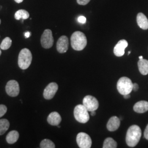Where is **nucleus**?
<instances>
[{
    "label": "nucleus",
    "mask_w": 148,
    "mask_h": 148,
    "mask_svg": "<svg viewBox=\"0 0 148 148\" xmlns=\"http://www.w3.org/2000/svg\"><path fill=\"white\" fill-rule=\"evenodd\" d=\"M69 48V40L66 36H62L57 43V49L59 53H64L67 52Z\"/></svg>",
    "instance_id": "9b49d317"
},
{
    "label": "nucleus",
    "mask_w": 148,
    "mask_h": 148,
    "mask_svg": "<svg viewBox=\"0 0 148 148\" xmlns=\"http://www.w3.org/2000/svg\"><path fill=\"white\" fill-rule=\"evenodd\" d=\"M58 90V86L55 82H52L47 86L43 91V97L45 99L49 100L52 99Z\"/></svg>",
    "instance_id": "9d476101"
},
{
    "label": "nucleus",
    "mask_w": 148,
    "mask_h": 148,
    "mask_svg": "<svg viewBox=\"0 0 148 148\" xmlns=\"http://www.w3.org/2000/svg\"><path fill=\"white\" fill-rule=\"evenodd\" d=\"M90 114L92 116H95V114H96L95 111H90Z\"/></svg>",
    "instance_id": "7c9ffc66"
},
{
    "label": "nucleus",
    "mask_w": 148,
    "mask_h": 148,
    "mask_svg": "<svg viewBox=\"0 0 148 148\" xmlns=\"http://www.w3.org/2000/svg\"><path fill=\"white\" fill-rule=\"evenodd\" d=\"M87 43V37L85 34L81 32H75L71 36V45L75 51H82L86 46Z\"/></svg>",
    "instance_id": "f03ea898"
},
{
    "label": "nucleus",
    "mask_w": 148,
    "mask_h": 148,
    "mask_svg": "<svg viewBox=\"0 0 148 148\" xmlns=\"http://www.w3.org/2000/svg\"><path fill=\"white\" fill-rule=\"evenodd\" d=\"M1 53H2V52H1V49H0V56H1Z\"/></svg>",
    "instance_id": "72a5a7b5"
},
{
    "label": "nucleus",
    "mask_w": 148,
    "mask_h": 148,
    "mask_svg": "<svg viewBox=\"0 0 148 148\" xmlns=\"http://www.w3.org/2000/svg\"><path fill=\"white\" fill-rule=\"evenodd\" d=\"M117 147L116 142L112 138H106L103 143V148H116Z\"/></svg>",
    "instance_id": "aec40b11"
},
{
    "label": "nucleus",
    "mask_w": 148,
    "mask_h": 148,
    "mask_svg": "<svg viewBox=\"0 0 148 148\" xmlns=\"http://www.w3.org/2000/svg\"><path fill=\"white\" fill-rule=\"evenodd\" d=\"M76 142L80 148H90L92 144L90 136L84 132L79 133L77 135Z\"/></svg>",
    "instance_id": "423d86ee"
},
{
    "label": "nucleus",
    "mask_w": 148,
    "mask_h": 148,
    "mask_svg": "<svg viewBox=\"0 0 148 148\" xmlns=\"http://www.w3.org/2000/svg\"><path fill=\"white\" fill-rule=\"evenodd\" d=\"M138 25L143 30L148 29V19L147 16L142 13H139L137 16Z\"/></svg>",
    "instance_id": "dca6fc26"
},
{
    "label": "nucleus",
    "mask_w": 148,
    "mask_h": 148,
    "mask_svg": "<svg viewBox=\"0 0 148 148\" xmlns=\"http://www.w3.org/2000/svg\"><path fill=\"white\" fill-rule=\"evenodd\" d=\"M138 66L140 74L143 75L148 74V60L147 59H139L138 62Z\"/></svg>",
    "instance_id": "f3484780"
},
{
    "label": "nucleus",
    "mask_w": 148,
    "mask_h": 148,
    "mask_svg": "<svg viewBox=\"0 0 148 148\" xmlns=\"http://www.w3.org/2000/svg\"><path fill=\"white\" fill-rule=\"evenodd\" d=\"M7 111V108L3 104L0 105V117L3 116Z\"/></svg>",
    "instance_id": "b1692460"
},
{
    "label": "nucleus",
    "mask_w": 148,
    "mask_h": 148,
    "mask_svg": "<svg viewBox=\"0 0 148 148\" xmlns=\"http://www.w3.org/2000/svg\"><path fill=\"white\" fill-rule=\"evenodd\" d=\"M14 1L17 3H21L23 1V0H14Z\"/></svg>",
    "instance_id": "2f4dec72"
},
{
    "label": "nucleus",
    "mask_w": 148,
    "mask_h": 148,
    "mask_svg": "<svg viewBox=\"0 0 148 148\" xmlns=\"http://www.w3.org/2000/svg\"><path fill=\"white\" fill-rule=\"evenodd\" d=\"M40 147L41 148H54L56 147L55 144L53 142L47 139H45L42 140L40 143Z\"/></svg>",
    "instance_id": "5701e85b"
},
{
    "label": "nucleus",
    "mask_w": 148,
    "mask_h": 148,
    "mask_svg": "<svg viewBox=\"0 0 148 148\" xmlns=\"http://www.w3.org/2000/svg\"><path fill=\"white\" fill-rule=\"evenodd\" d=\"M32 52L27 48L21 49L18 56V65L22 70L27 69L31 65L32 62Z\"/></svg>",
    "instance_id": "7ed1b4c3"
},
{
    "label": "nucleus",
    "mask_w": 148,
    "mask_h": 148,
    "mask_svg": "<svg viewBox=\"0 0 148 148\" xmlns=\"http://www.w3.org/2000/svg\"><path fill=\"white\" fill-rule=\"evenodd\" d=\"M128 46V42L125 40H121L114 48V53L116 57H122L125 54V49Z\"/></svg>",
    "instance_id": "f8f14e48"
},
{
    "label": "nucleus",
    "mask_w": 148,
    "mask_h": 148,
    "mask_svg": "<svg viewBox=\"0 0 148 148\" xmlns=\"http://www.w3.org/2000/svg\"><path fill=\"white\" fill-rule=\"evenodd\" d=\"M142 136V131L137 125H134L129 127L127 130L126 142L130 147H134L139 142Z\"/></svg>",
    "instance_id": "f257e3e1"
},
{
    "label": "nucleus",
    "mask_w": 148,
    "mask_h": 148,
    "mask_svg": "<svg viewBox=\"0 0 148 148\" xmlns=\"http://www.w3.org/2000/svg\"><path fill=\"white\" fill-rule=\"evenodd\" d=\"M62 121V117L58 112L54 111L51 112L47 117V122L52 126H58Z\"/></svg>",
    "instance_id": "4468645a"
},
{
    "label": "nucleus",
    "mask_w": 148,
    "mask_h": 148,
    "mask_svg": "<svg viewBox=\"0 0 148 148\" xmlns=\"http://www.w3.org/2000/svg\"><path fill=\"white\" fill-rule=\"evenodd\" d=\"M41 43L42 47L48 49L52 47L54 43L52 32L49 29L45 30L41 36Z\"/></svg>",
    "instance_id": "0eeeda50"
},
{
    "label": "nucleus",
    "mask_w": 148,
    "mask_h": 148,
    "mask_svg": "<svg viewBox=\"0 0 148 148\" xmlns=\"http://www.w3.org/2000/svg\"><path fill=\"white\" fill-rule=\"evenodd\" d=\"M74 117L77 121L81 123H86L90 120L88 111L84 105L76 106L74 111Z\"/></svg>",
    "instance_id": "39448f33"
},
{
    "label": "nucleus",
    "mask_w": 148,
    "mask_h": 148,
    "mask_svg": "<svg viewBox=\"0 0 148 148\" xmlns=\"http://www.w3.org/2000/svg\"><path fill=\"white\" fill-rule=\"evenodd\" d=\"M120 126V119L118 117L112 116L107 123L106 127L109 131L114 132L116 131Z\"/></svg>",
    "instance_id": "ddd939ff"
},
{
    "label": "nucleus",
    "mask_w": 148,
    "mask_h": 148,
    "mask_svg": "<svg viewBox=\"0 0 148 148\" xmlns=\"http://www.w3.org/2000/svg\"><path fill=\"white\" fill-rule=\"evenodd\" d=\"M123 97H124L125 99H128V98H130L131 96H130V94H128V95H123Z\"/></svg>",
    "instance_id": "c756f323"
},
{
    "label": "nucleus",
    "mask_w": 148,
    "mask_h": 148,
    "mask_svg": "<svg viewBox=\"0 0 148 148\" xmlns=\"http://www.w3.org/2000/svg\"><path fill=\"white\" fill-rule=\"evenodd\" d=\"M139 59H143V56H140V57H139Z\"/></svg>",
    "instance_id": "473e14b6"
},
{
    "label": "nucleus",
    "mask_w": 148,
    "mask_h": 148,
    "mask_svg": "<svg viewBox=\"0 0 148 148\" xmlns=\"http://www.w3.org/2000/svg\"><path fill=\"white\" fill-rule=\"evenodd\" d=\"M58 127H60V126H59V125H58Z\"/></svg>",
    "instance_id": "c9c22d12"
},
{
    "label": "nucleus",
    "mask_w": 148,
    "mask_h": 148,
    "mask_svg": "<svg viewBox=\"0 0 148 148\" xmlns=\"http://www.w3.org/2000/svg\"><path fill=\"white\" fill-rule=\"evenodd\" d=\"M7 94L12 97H15L19 95L20 88L18 82L16 80L9 81L5 86Z\"/></svg>",
    "instance_id": "1a4fd4ad"
},
{
    "label": "nucleus",
    "mask_w": 148,
    "mask_h": 148,
    "mask_svg": "<svg viewBox=\"0 0 148 148\" xmlns=\"http://www.w3.org/2000/svg\"><path fill=\"white\" fill-rule=\"evenodd\" d=\"M19 134L16 131H12L6 136V141L8 144H12L16 143L19 139Z\"/></svg>",
    "instance_id": "a211bd4d"
},
{
    "label": "nucleus",
    "mask_w": 148,
    "mask_h": 148,
    "mask_svg": "<svg viewBox=\"0 0 148 148\" xmlns=\"http://www.w3.org/2000/svg\"><path fill=\"white\" fill-rule=\"evenodd\" d=\"M83 105L88 111H95L99 107V102L95 97L86 95L83 99Z\"/></svg>",
    "instance_id": "6e6552de"
},
{
    "label": "nucleus",
    "mask_w": 148,
    "mask_h": 148,
    "mask_svg": "<svg viewBox=\"0 0 148 148\" xmlns=\"http://www.w3.org/2000/svg\"><path fill=\"white\" fill-rule=\"evenodd\" d=\"M1 19H0V24H1Z\"/></svg>",
    "instance_id": "e433bc0d"
},
{
    "label": "nucleus",
    "mask_w": 148,
    "mask_h": 148,
    "mask_svg": "<svg viewBox=\"0 0 148 148\" xmlns=\"http://www.w3.org/2000/svg\"><path fill=\"white\" fill-rule=\"evenodd\" d=\"M130 53H131V51H129V52H128V55H130Z\"/></svg>",
    "instance_id": "f704fd0d"
},
{
    "label": "nucleus",
    "mask_w": 148,
    "mask_h": 148,
    "mask_svg": "<svg viewBox=\"0 0 148 148\" xmlns=\"http://www.w3.org/2000/svg\"><path fill=\"white\" fill-rule=\"evenodd\" d=\"M138 88H139V86H138V85L137 84H133V90H134V91H137L138 90Z\"/></svg>",
    "instance_id": "cd10ccee"
},
{
    "label": "nucleus",
    "mask_w": 148,
    "mask_h": 148,
    "mask_svg": "<svg viewBox=\"0 0 148 148\" xmlns=\"http://www.w3.org/2000/svg\"><path fill=\"white\" fill-rule=\"evenodd\" d=\"M78 21L81 24H85L86 22V18L84 16H79L78 18Z\"/></svg>",
    "instance_id": "a878e982"
},
{
    "label": "nucleus",
    "mask_w": 148,
    "mask_h": 148,
    "mask_svg": "<svg viewBox=\"0 0 148 148\" xmlns=\"http://www.w3.org/2000/svg\"><path fill=\"white\" fill-rule=\"evenodd\" d=\"M117 89L122 95L130 94L133 90L132 81L127 77H122L117 81Z\"/></svg>",
    "instance_id": "20e7f679"
},
{
    "label": "nucleus",
    "mask_w": 148,
    "mask_h": 148,
    "mask_svg": "<svg viewBox=\"0 0 148 148\" xmlns=\"http://www.w3.org/2000/svg\"><path fill=\"white\" fill-rule=\"evenodd\" d=\"M12 45V40L10 37H5L3 40L0 45V48L3 50H7L11 47Z\"/></svg>",
    "instance_id": "4be33fe9"
},
{
    "label": "nucleus",
    "mask_w": 148,
    "mask_h": 148,
    "mask_svg": "<svg viewBox=\"0 0 148 148\" xmlns=\"http://www.w3.org/2000/svg\"><path fill=\"white\" fill-rule=\"evenodd\" d=\"M29 13L27 11L24 10H20L16 11L14 15V18L16 20H20V19H27L29 18Z\"/></svg>",
    "instance_id": "6ab92c4d"
},
{
    "label": "nucleus",
    "mask_w": 148,
    "mask_h": 148,
    "mask_svg": "<svg viewBox=\"0 0 148 148\" xmlns=\"http://www.w3.org/2000/svg\"><path fill=\"white\" fill-rule=\"evenodd\" d=\"M144 136L146 139L148 140V124L147 126L145 128V130L144 131Z\"/></svg>",
    "instance_id": "bb28decb"
},
{
    "label": "nucleus",
    "mask_w": 148,
    "mask_h": 148,
    "mask_svg": "<svg viewBox=\"0 0 148 148\" xmlns=\"http://www.w3.org/2000/svg\"><path fill=\"white\" fill-rule=\"evenodd\" d=\"M90 0H77V3L79 5H87Z\"/></svg>",
    "instance_id": "393cba45"
},
{
    "label": "nucleus",
    "mask_w": 148,
    "mask_h": 148,
    "mask_svg": "<svg viewBox=\"0 0 148 148\" xmlns=\"http://www.w3.org/2000/svg\"><path fill=\"white\" fill-rule=\"evenodd\" d=\"M31 36V32H27L25 33V38H29Z\"/></svg>",
    "instance_id": "c85d7f7f"
},
{
    "label": "nucleus",
    "mask_w": 148,
    "mask_h": 148,
    "mask_svg": "<svg viewBox=\"0 0 148 148\" xmlns=\"http://www.w3.org/2000/svg\"><path fill=\"white\" fill-rule=\"evenodd\" d=\"M134 111L137 113L142 114L148 111V102L147 101H139L133 106Z\"/></svg>",
    "instance_id": "2eb2a0df"
},
{
    "label": "nucleus",
    "mask_w": 148,
    "mask_h": 148,
    "mask_svg": "<svg viewBox=\"0 0 148 148\" xmlns=\"http://www.w3.org/2000/svg\"><path fill=\"white\" fill-rule=\"evenodd\" d=\"M10 122L7 119L0 120V136L3 135L8 130Z\"/></svg>",
    "instance_id": "412c9836"
}]
</instances>
